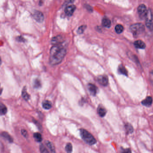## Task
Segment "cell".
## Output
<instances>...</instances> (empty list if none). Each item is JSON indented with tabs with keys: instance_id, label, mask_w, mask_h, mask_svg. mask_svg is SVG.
I'll use <instances>...</instances> for the list:
<instances>
[{
	"instance_id": "1",
	"label": "cell",
	"mask_w": 153,
	"mask_h": 153,
	"mask_svg": "<svg viewBox=\"0 0 153 153\" xmlns=\"http://www.w3.org/2000/svg\"><path fill=\"white\" fill-rule=\"evenodd\" d=\"M66 54V48L62 43L54 45L51 49L49 62L53 65L60 63Z\"/></svg>"
},
{
	"instance_id": "2",
	"label": "cell",
	"mask_w": 153,
	"mask_h": 153,
	"mask_svg": "<svg viewBox=\"0 0 153 153\" xmlns=\"http://www.w3.org/2000/svg\"><path fill=\"white\" fill-rule=\"evenodd\" d=\"M80 135L83 140L87 144L90 145H93L96 143V140L91 133L84 129L80 130Z\"/></svg>"
},
{
	"instance_id": "3",
	"label": "cell",
	"mask_w": 153,
	"mask_h": 153,
	"mask_svg": "<svg viewBox=\"0 0 153 153\" xmlns=\"http://www.w3.org/2000/svg\"><path fill=\"white\" fill-rule=\"evenodd\" d=\"M130 29L134 36L137 37L144 32L145 27L142 23H136L131 26Z\"/></svg>"
},
{
	"instance_id": "4",
	"label": "cell",
	"mask_w": 153,
	"mask_h": 153,
	"mask_svg": "<svg viewBox=\"0 0 153 153\" xmlns=\"http://www.w3.org/2000/svg\"><path fill=\"white\" fill-rule=\"evenodd\" d=\"M138 13L140 17L141 18H145L146 12L147 10L146 9V6L143 4L140 5L137 9Z\"/></svg>"
},
{
	"instance_id": "5",
	"label": "cell",
	"mask_w": 153,
	"mask_h": 153,
	"mask_svg": "<svg viewBox=\"0 0 153 153\" xmlns=\"http://www.w3.org/2000/svg\"><path fill=\"white\" fill-rule=\"evenodd\" d=\"M34 18L37 22L39 23H42L44 20V16L43 13L39 11H36L33 14Z\"/></svg>"
},
{
	"instance_id": "6",
	"label": "cell",
	"mask_w": 153,
	"mask_h": 153,
	"mask_svg": "<svg viewBox=\"0 0 153 153\" xmlns=\"http://www.w3.org/2000/svg\"><path fill=\"white\" fill-rule=\"evenodd\" d=\"M98 81L100 84L106 86L108 84V78L107 76L105 75L99 76L98 77Z\"/></svg>"
},
{
	"instance_id": "7",
	"label": "cell",
	"mask_w": 153,
	"mask_h": 153,
	"mask_svg": "<svg viewBox=\"0 0 153 153\" xmlns=\"http://www.w3.org/2000/svg\"><path fill=\"white\" fill-rule=\"evenodd\" d=\"M76 7L74 5H70L66 7L65 9V13L68 16H71L75 11Z\"/></svg>"
},
{
	"instance_id": "8",
	"label": "cell",
	"mask_w": 153,
	"mask_h": 153,
	"mask_svg": "<svg viewBox=\"0 0 153 153\" xmlns=\"http://www.w3.org/2000/svg\"><path fill=\"white\" fill-rule=\"evenodd\" d=\"M88 88L91 94L92 95H95L97 93V89L96 86L90 83L88 85Z\"/></svg>"
},
{
	"instance_id": "9",
	"label": "cell",
	"mask_w": 153,
	"mask_h": 153,
	"mask_svg": "<svg viewBox=\"0 0 153 153\" xmlns=\"http://www.w3.org/2000/svg\"><path fill=\"white\" fill-rule=\"evenodd\" d=\"M153 103V99L151 96H148L142 101V103L146 107H150Z\"/></svg>"
},
{
	"instance_id": "10",
	"label": "cell",
	"mask_w": 153,
	"mask_h": 153,
	"mask_svg": "<svg viewBox=\"0 0 153 153\" xmlns=\"http://www.w3.org/2000/svg\"><path fill=\"white\" fill-rule=\"evenodd\" d=\"M134 45L136 48L139 49H144L146 47V44L144 42L141 40H138L135 41L134 43Z\"/></svg>"
},
{
	"instance_id": "11",
	"label": "cell",
	"mask_w": 153,
	"mask_h": 153,
	"mask_svg": "<svg viewBox=\"0 0 153 153\" xmlns=\"http://www.w3.org/2000/svg\"><path fill=\"white\" fill-rule=\"evenodd\" d=\"M146 22H152L153 19V12L151 9H149L146 12L145 18Z\"/></svg>"
},
{
	"instance_id": "12",
	"label": "cell",
	"mask_w": 153,
	"mask_h": 153,
	"mask_svg": "<svg viewBox=\"0 0 153 153\" xmlns=\"http://www.w3.org/2000/svg\"><path fill=\"white\" fill-rule=\"evenodd\" d=\"M97 112H98V113L99 115V116L102 117H104L106 114V112H107L106 109L102 106L98 107V109H97Z\"/></svg>"
},
{
	"instance_id": "13",
	"label": "cell",
	"mask_w": 153,
	"mask_h": 153,
	"mask_svg": "<svg viewBox=\"0 0 153 153\" xmlns=\"http://www.w3.org/2000/svg\"><path fill=\"white\" fill-rule=\"evenodd\" d=\"M62 37L58 36L55 37L53 38L51 40V42L53 44L56 45V44H58L59 43H62Z\"/></svg>"
},
{
	"instance_id": "14",
	"label": "cell",
	"mask_w": 153,
	"mask_h": 153,
	"mask_svg": "<svg viewBox=\"0 0 153 153\" xmlns=\"http://www.w3.org/2000/svg\"><path fill=\"white\" fill-rule=\"evenodd\" d=\"M7 112L6 107L2 103H0V116L5 114Z\"/></svg>"
},
{
	"instance_id": "15",
	"label": "cell",
	"mask_w": 153,
	"mask_h": 153,
	"mask_svg": "<svg viewBox=\"0 0 153 153\" xmlns=\"http://www.w3.org/2000/svg\"><path fill=\"white\" fill-rule=\"evenodd\" d=\"M1 136L2 137L5 138V139L7 140L9 142H13V138L11 137V136L9 135L8 133L7 132H3L1 134Z\"/></svg>"
},
{
	"instance_id": "16",
	"label": "cell",
	"mask_w": 153,
	"mask_h": 153,
	"mask_svg": "<svg viewBox=\"0 0 153 153\" xmlns=\"http://www.w3.org/2000/svg\"><path fill=\"white\" fill-rule=\"evenodd\" d=\"M102 24L106 28H110L111 26V22L110 19L108 18H103L102 21Z\"/></svg>"
},
{
	"instance_id": "17",
	"label": "cell",
	"mask_w": 153,
	"mask_h": 153,
	"mask_svg": "<svg viewBox=\"0 0 153 153\" xmlns=\"http://www.w3.org/2000/svg\"><path fill=\"white\" fill-rule=\"evenodd\" d=\"M46 144L47 146L48 147V148L49 149V150L53 153H55L56 152L55 146L52 142H49L48 141H47L46 142Z\"/></svg>"
},
{
	"instance_id": "18",
	"label": "cell",
	"mask_w": 153,
	"mask_h": 153,
	"mask_svg": "<svg viewBox=\"0 0 153 153\" xmlns=\"http://www.w3.org/2000/svg\"><path fill=\"white\" fill-rule=\"evenodd\" d=\"M42 105H43V108H44L45 109H47V110L50 109L52 106V103L50 102L48 100L44 101Z\"/></svg>"
},
{
	"instance_id": "19",
	"label": "cell",
	"mask_w": 153,
	"mask_h": 153,
	"mask_svg": "<svg viewBox=\"0 0 153 153\" xmlns=\"http://www.w3.org/2000/svg\"><path fill=\"white\" fill-rule=\"evenodd\" d=\"M22 96L23 97L24 99L26 100H28L30 98V96L29 95V94H28L27 92V89H26V87H24L23 89V91H22Z\"/></svg>"
},
{
	"instance_id": "20",
	"label": "cell",
	"mask_w": 153,
	"mask_h": 153,
	"mask_svg": "<svg viewBox=\"0 0 153 153\" xmlns=\"http://www.w3.org/2000/svg\"><path fill=\"white\" fill-rule=\"evenodd\" d=\"M125 128L126 132L128 134L133 133V126L131 125V124H130V123H126L125 125Z\"/></svg>"
},
{
	"instance_id": "21",
	"label": "cell",
	"mask_w": 153,
	"mask_h": 153,
	"mask_svg": "<svg viewBox=\"0 0 153 153\" xmlns=\"http://www.w3.org/2000/svg\"><path fill=\"white\" fill-rule=\"evenodd\" d=\"M118 71L120 73H121L122 74H123L124 75H128V72L127 70L126 69L125 67L122 65L119 66Z\"/></svg>"
},
{
	"instance_id": "22",
	"label": "cell",
	"mask_w": 153,
	"mask_h": 153,
	"mask_svg": "<svg viewBox=\"0 0 153 153\" xmlns=\"http://www.w3.org/2000/svg\"><path fill=\"white\" fill-rule=\"evenodd\" d=\"M33 136L34 139L36 142H40L42 141V137L40 133H34Z\"/></svg>"
},
{
	"instance_id": "23",
	"label": "cell",
	"mask_w": 153,
	"mask_h": 153,
	"mask_svg": "<svg viewBox=\"0 0 153 153\" xmlns=\"http://www.w3.org/2000/svg\"><path fill=\"white\" fill-rule=\"evenodd\" d=\"M123 26L118 24L115 27V31L118 34H121L122 32L123 31Z\"/></svg>"
},
{
	"instance_id": "24",
	"label": "cell",
	"mask_w": 153,
	"mask_h": 153,
	"mask_svg": "<svg viewBox=\"0 0 153 153\" xmlns=\"http://www.w3.org/2000/svg\"><path fill=\"white\" fill-rule=\"evenodd\" d=\"M65 151L67 153H72L73 151V146L70 143H68L65 146Z\"/></svg>"
},
{
	"instance_id": "25",
	"label": "cell",
	"mask_w": 153,
	"mask_h": 153,
	"mask_svg": "<svg viewBox=\"0 0 153 153\" xmlns=\"http://www.w3.org/2000/svg\"><path fill=\"white\" fill-rule=\"evenodd\" d=\"M34 87L35 88H39L41 87V82L39 80L36 79L34 80Z\"/></svg>"
},
{
	"instance_id": "26",
	"label": "cell",
	"mask_w": 153,
	"mask_h": 153,
	"mask_svg": "<svg viewBox=\"0 0 153 153\" xmlns=\"http://www.w3.org/2000/svg\"><path fill=\"white\" fill-rule=\"evenodd\" d=\"M40 151L41 153H48V151L47 150V149H46V147L44 146L43 144H41L40 145Z\"/></svg>"
},
{
	"instance_id": "27",
	"label": "cell",
	"mask_w": 153,
	"mask_h": 153,
	"mask_svg": "<svg viewBox=\"0 0 153 153\" xmlns=\"http://www.w3.org/2000/svg\"><path fill=\"white\" fill-rule=\"evenodd\" d=\"M86 28H87L86 26H82L78 29L77 32L79 34H82V33L86 29Z\"/></svg>"
},
{
	"instance_id": "28",
	"label": "cell",
	"mask_w": 153,
	"mask_h": 153,
	"mask_svg": "<svg viewBox=\"0 0 153 153\" xmlns=\"http://www.w3.org/2000/svg\"><path fill=\"white\" fill-rule=\"evenodd\" d=\"M147 28L150 30H153V23L152 22H146Z\"/></svg>"
},
{
	"instance_id": "29",
	"label": "cell",
	"mask_w": 153,
	"mask_h": 153,
	"mask_svg": "<svg viewBox=\"0 0 153 153\" xmlns=\"http://www.w3.org/2000/svg\"><path fill=\"white\" fill-rule=\"evenodd\" d=\"M121 153H132L131 150L130 149H121Z\"/></svg>"
},
{
	"instance_id": "30",
	"label": "cell",
	"mask_w": 153,
	"mask_h": 153,
	"mask_svg": "<svg viewBox=\"0 0 153 153\" xmlns=\"http://www.w3.org/2000/svg\"><path fill=\"white\" fill-rule=\"evenodd\" d=\"M21 133H22V134L23 135L24 137H28V132H27V131L26 130H25V129H22V130H21Z\"/></svg>"
},
{
	"instance_id": "31",
	"label": "cell",
	"mask_w": 153,
	"mask_h": 153,
	"mask_svg": "<svg viewBox=\"0 0 153 153\" xmlns=\"http://www.w3.org/2000/svg\"><path fill=\"white\" fill-rule=\"evenodd\" d=\"M17 41H19V42H25V39L23 38V37L21 36H18L17 37Z\"/></svg>"
},
{
	"instance_id": "32",
	"label": "cell",
	"mask_w": 153,
	"mask_h": 153,
	"mask_svg": "<svg viewBox=\"0 0 153 153\" xmlns=\"http://www.w3.org/2000/svg\"><path fill=\"white\" fill-rule=\"evenodd\" d=\"M74 0H66V2L67 4H69V3H71L74 2Z\"/></svg>"
},
{
	"instance_id": "33",
	"label": "cell",
	"mask_w": 153,
	"mask_h": 153,
	"mask_svg": "<svg viewBox=\"0 0 153 153\" xmlns=\"http://www.w3.org/2000/svg\"><path fill=\"white\" fill-rule=\"evenodd\" d=\"M3 88H1V86H0V95L1 94L2 92Z\"/></svg>"
},
{
	"instance_id": "34",
	"label": "cell",
	"mask_w": 153,
	"mask_h": 153,
	"mask_svg": "<svg viewBox=\"0 0 153 153\" xmlns=\"http://www.w3.org/2000/svg\"><path fill=\"white\" fill-rule=\"evenodd\" d=\"M1 64V58L0 57V65Z\"/></svg>"
}]
</instances>
